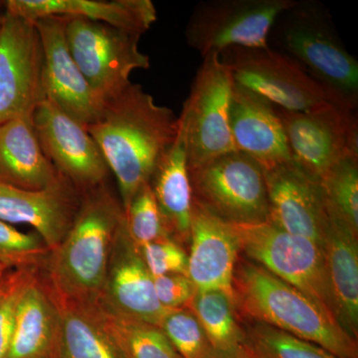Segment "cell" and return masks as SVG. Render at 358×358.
<instances>
[{"instance_id": "35", "label": "cell", "mask_w": 358, "mask_h": 358, "mask_svg": "<svg viewBox=\"0 0 358 358\" xmlns=\"http://www.w3.org/2000/svg\"><path fill=\"white\" fill-rule=\"evenodd\" d=\"M155 294L166 310L186 308L196 289L187 275L171 274L154 278Z\"/></svg>"}, {"instance_id": "10", "label": "cell", "mask_w": 358, "mask_h": 358, "mask_svg": "<svg viewBox=\"0 0 358 358\" xmlns=\"http://www.w3.org/2000/svg\"><path fill=\"white\" fill-rule=\"evenodd\" d=\"M294 0H209L195 7L186 25L187 44L201 54L231 47L266 48L278 16Z\"/></svg>"}, {"instance_id": "14", "label": "cell", "mask_w": 358, "mask_h": 358, "mask_svg": "<svg viewBox=\"0 0 358 358\" xmlns=\"http://www.w3.org/2000/svg\"><path fill=\"white\" fill-rule=\"evenodd\" d=\"M268 220L289 234L307 238L324 249L331 213L319 178L293 160L265 171Z\"/></svg>"}, {"instance_id": "33", "label": "cell", "mask_w": 358, "mask_h": 358, "mask_svg": "<svg viewBox=\"0 0 358 358\" xmlns=\"http://www.w3.org/2000/svg\"><path fill=\"white\" fill-rule=\"evenodd\" d=\"M36 268L10 270L0 282V358H7L13 339L16 306L26 282Z\"/></svg>"}, {"instance_id": "34", "label": "cell", "mask_w": 358, "mask_h": 358, "mask_svg": "<svg viewBox=\"0 0 358 358\" xmlns=\"http://www.w3.org/2000/svg\"><path fill=\"white\" fill-rule=\"evenodd\" d=\"M138 252L152 278L171 274L187 275V254L169 235L141 247Z\"/></svg>"}, {"instance_id": "5", "label": "cell", "mask_w": 358, "mask_h": 358, "mask_svg": "<svg viewBox=\"0 0 358 358\" xmlns=\"http://www.w3.org/2000/svg\"><path fill=\"white\" fill-rule=\"evenodd\" d=\"M233 226L240 252L251 262L303 292L336 319L326 256L320 245L289 234L268 221Z\"/></svg>"}, {"instance_id": "13", "label": "cell", "mask_w": 358, "mask_h": 358, "mask_svg": "<svg viewBox=\"0 0 358 358\" xmlns=\"http://www.w3.org/2000/svg\"><path fill=\"white\" fill-rule=\"evenodd\" d=\"M31 117L47 159L80 192L105 183L110 169L86 127L47 99Z\"/></svg>"}, {"instance_id": "12", "label": "cell", "mask_w": 358, "mask_h": 358, "mask_svg": "<svg viewBox=\"0 0 358 358\" xmlns=\"http://www.w3.org/2000/svg\"><path fill=\"white\" fill-rule=\"evenodd\" d=\"M45 100L43 48L33 21L0 16V124L32 115Z\"/></svg>"}, {"instance_id": "32", "label": "cell", "mask_w": 358, "mask_h": 358, "mask_svg": "<svg viewBox=\"0 0 358 358\" xmlns=\"http://www.w3.org/2000/svg\"><path fill=\"white\" fill-rule=\"evenodd\" d=\"M247 338L270 358H338L315 343L267 324L253 322Z\"/></svg>"}, {"instance_id": "9", "label": "cell", "mask_w": 358, "mask_h": 358, "mask_svg": "<svg viewBox=\"0 0 358 358\" xmlns=\"http://www.w3.org/2000/svg\"><path fill=\"white\" fill-rule=\"evenodd\" d=\"M218 56L229 69L235 84L262 96L275 107L306 112L336 103L298 63L271 47H231Z\"/></svg>"}, {"instance_id": "23", "label": "cell", "mask_w": 358, "mask_h": 358, "mask_svg": "<svg viewBox=\"0 0 358 358\" xmlns=\"http://www.w3.org/2000/svg\"><path fill=\"white\" fill-rule=\"evenodd\" d=\"M150 185L167 234L178 243L189 241L193 197L179 122L178 136L155 169Z\"/></svg>"}, {"instance_id": "29", "label": "cell", "mask_w": 358, "mask_h": 358, "mask_svg": "<svg viewBox=\"0 0 358 358\" xmlns=\"http://www.w3.org/2000/svg\"><path fill=\"white\" fill-rule=\"evenodd\" d=\"M159 327L180 358H209L213 352L199 320L189 308L167 310Z\"/></svg>"}, {"instance_id": "37", "label": "cell", "mask_w": 358, "mask_h": 358, "mask_svg": "<svg viewBox=\"0 0 358 358\" xmlns=\"http://www.w3.org/2000/svg\"><path fill=\"white\" fill-rule=\"evenodd\" d=\"M249 345L250 348H251L252 355H253L254 358H270L267 355H265V353L261 352L260 350H258V348H255L254 345H252L250 343Z\"/></svg>"}, {"instance_id": "20", "label": "cell", "mask_w": 358, "mask_h": 358, "mask_svg": "<svg viewBox=\"0 0 358 358\" xmlns=\"http://www.w3.org/2000/svg\"><path fill=\"white\" fill-rule=\"evenodd\" d=\"M6 11L35 21L49 16H69L96 21L143 34L157 20L150 0H7Z\"/></svg>"}, {"instance_id": "38", "label": "cell", "mask_w": 358, "mask_h": 358, "mask_svg": "<svg viewBox=\"0 0 358 358\" xmlns=\"http://www.w3.org/2000/svg\"><path fill=\"white\" fill-rule=\"evenodd\" d=\"M8 271L10 270H8V268L4 267L3 265H1V264H0V280H1L2 278H3L4 275H6V273L8 272Z\"/></svg>"}, {"instance_id": "6", "label": "cell", "mask_w": 358, "mask_h": 358, "mask_svg": "<svg viewBox=\"0 0 358 358\" xmlns=\"http://www.w3.org/2000/svg\"><path fill=\"white\" fill-rule=\"evenodd\" d=\"M63 17L71 55L103 103L131 83L134 71L150 68V57L138 46V33L85 18Z\"/></svg>"}, {"instance_id": "7", "label": "cell", "mask_w": 358, "mask_h": 358, "mask_svg": "<svg viewBox=\"0 0 358 358\" xmlns=\"http://www.w3.org/2000/svg\"><path fill=\"white\" fill-rule=\"evenodd\" d=\"M233 86L230 71L218 54L205 56L178 117L188 171L220 155L237 152L230 131Z\"/></svg>"}, {"instance_id": "26", "label": "cell", "mask_w": 358, "mask_h": 358, "mask_svg": "<svg viewBox=\"0 0 358 358\" xmlns=\"http://www.w3.org/2000/svg\"><path fill=\"white\" fill-rule=\"evenodd\" d=\"M87 305L122 358H180L159 327L115 312L100 298Z\"/></svg>"}, {"instance_id": "28", "label": "cell", "mask_w": 358, "mask_h": 358, "mask_svg": "<svg viewBox=\"0 0 358 358\" xmlns=\"http://www.w3.org/2000/svg\"><path fill=\"white\" fill-rule=\"evenodd\" d=\"M320 181L329 211L358 233V155L341 159Z\"/></svg>"}, {"instance_id": "4", "label": "cell", "mask_w": 358, "mask_h": 358, "mask_svg": "<svg viewBox=\"0 0 358 358\" xmlns=\"http://www.w3.org/2000/svg\"><path fill=\"white\" fill-rule=\"evenodd\" d=\"M268 45L298 63L336 103L357 110V60L345 48L322 3L294 0L275 20Z\"/></svg>"}, {"instance_id": "25", "label": "cell", "mask_w": 358, "mask_h": 358, "mask_svg": "<svg viewBox=\"0 0 358 358\" xmlns=\"http://www.w3.org/2000/svg\"><path fill=\"white\" fill-rule=\"evenodd\" d=\"M48 289L59 315L55 358H122L88 305L65 300Z\"/></svg>"}, {"instance_id": "17", "label": "cell", "mask_w": 358, "mask_h": 358, "mask_svg": "<svg viewBox=\"0 0 358 358\" xmlns=\"http://www.w3.org/2000/svg\"><path fill=\"white\" fill-rule=\"evenodd\" d=\"M187 277L196 291H220L234 299L240 245L233 224L193 201Z\"/></svg>"}, {"instance_id": "22", "label": "cell", "mask_w": 358, "mask_h": 358, "mask_svg": "<svg viewBox=\"0 0 358 358\" xmlns=\"http://www.w3.org/2000/svg\"><path fill=\"white\" fill-rule=\"evenodd\" d=\"M62 174L47 159L31 115L0 124V180L28 190H43Z\"/></svg>"}, {"instance_id": "31", "label": "cell", "mask_w": 358, "mask_h": 358, "mask_svg": "<svg viewBox=\"0 0 358 358\" xmlns=\"http://www.w3.org/2000/svg\"><path fill=\"white\" fill-rule=\"evenodd\" d=\"M124 213L127 233L138 250L169 235L150 183L138 190Z\"/></svg>"}, {"instance_id": "30", "label": "cell", "mask_w": 358, "mask_h": 358, "mask_svg": "<svg viewBox=\"0 0 358 358\" xmlns=\"http://www.w3.org/2000/svg\"><path fill=\"white\" fill-rule=\"evenodd\" d=\"M50 250L34 233H25L0 220V264L8 270L36 268L47 262Z\"/></svg>"}, {"instance_id": "16", "label": "cell", "mask_w": 358, "mask_h": 358, "mask_svg": "<svg viewBox=\"0 0 358 358\" xmlns=\"http://www.w3.org/2000/svg\"><path fill=\"white\" fill-rule=\"evenodd\" d=\"M82 193L64 176L43 190H28L0 180V220L35 230L50 252L70 229Z\"/></svg>"}, {"instance_id": "18", "label": "cell", "mask_w": 358, "mask_h": 358, "mask_svg": "<svg viewBox=\"0 0 358 358\" xmlns=\"http://www.w3.org/2000/svg\"><path fill=\"white\" fill-rule=\"evenodd\" d=\"M100 299L115 312L157 327L167 310L157 300L154 278L131 243L124 219L115 236Z\"/></svg>"}, {"instance_id": "27", "label": "cell", "mask_w": 358, "mask_h": 358, "mask_svg": "<svg viewBox=\"0 0 358 358\" xmlns=\"http://www.w3.org/2000/svg\"><path fill=\"white\" fill-rule=\"evenodd\" d=\"M186 308L196 317L215 352H233L248 343L234 299L220 291H196Z\"/></svg>"}, {"instance_id": "21", "label": "cell", "mask_w": 358, "mask_h": 358, "mask_svg": "<svg viewBox=\"0 0 358 358\" xmlns=\"http://www.w3.org/2000/svg\"><path fill=\"white\" fill-rule=\"evenodd\" d=\"M58 331L57 308L36 271L18 299L7 358H55Z\"/></svg>"}, {"instance_id": "11", "label": "cell", "mask_w": 358, "mask_h": 358, "mask_svg": "<svg viewBox=\"0 0 358 358\" xmlns=\"http://www.w3.org/2000/svg\"><path fill=\"white\" fill-rule=\"evenodd\" d=\"M292 160L320 178L345 157L358 155L357 110L336 103L294 112L275 107Z\"/></svg>"}, {"instance_id": "39", "label": "cell", "mask_w": 358, "mask_h": 358, "mask_svg": "<svg viewBox=\"0 0 358 358\" xmlns=\"http://www.w3.org/2000/svg\"><path fill=\"white\" fill-rule=\"evenodd\" d=\"M2 279H3V278H2ZM2 279H1V280H2ZM1 280H0V282H1Z\"/></svg>"}, {"instance_id": "8", "label": "cell", "mask_w": 358, "mask_h": 358, "mask_svg": "<svg viewBox=\"0 0 358 358\" xmlns=\"http://www.w3.org/2000/svg\"><path fill=\"white\" fill-rule=\"evenodd\" d=\"M193 201L231 224L268 220L265 171L239 152L220 155L189 171Z\"/></svg>"}, {"instance_id": "36", "label": "cell", "mask_w": 358, "mask_h": 358, "mask_svg": "<svg viewBox=\"0 0 358 358\" xmlns=\"http://www.w3.org/2000/svg\"><path fill=\"white\" fill-rule=\"evenodd\" d=\"M209 358H254L252 355L251 348H250L249 343L239 348V350H233V352H212Z\"/></svg>"}, {"instance_id": "2", "label": "cell", "mask_w": 358, "mask_h": 358, "mask_svg": "<svg viewBox=\"0 0 358 358\" xmlns=\"http://www.w3.org/2000/svg\"><path fill=\"white\" fill-rule=\"evenodd\" d=\"M124 213L105 183L82 193L74 220L47 259L45 284L56 296L92 303L103 294L110 253Z\"/></svg>"}, {"instance_id": "3", "label": "cell", "mask_w": 358, "mask_h": 358, "mask_svg": "<svg viewBox=\"0 0 358 358\" xmlns=\"http://www.w3.org/2000/svg\"><path fill=\"white\" fill-rule=\"evenodd\" d=\"M235 306L245 319L310 341L338 358H358L357 341L313 299L251 261H238Z\"/></svg>"}, {"instance_id": "15", "label": "cell", "mask_w": 358, "mask_h": 358, "mask_svg": "<svg viewBox=\"0 0 358 358\" xmlns=\"http://www.w3.org/2000/svg\"><path fill=\"white\" fill-rule=\"evenodd\" d=\"M33 22L43 48L45 99L87 128L98 119L103 103L71 55L65 37V17L49 16Z\"/></svg>"}, {"instance_id": "1", "label": "cell", "mask_w": 358, "mask_h": 358, "mask_svg": "<svg viewBox=\"0 0 358 358\" xmlns=\"http://www.w3.org/2000/svg\"><path fill=\"white\" fill-rule=\"evenodd\" d=\"M87 129L117 179L126 211L176 141L178 117L157 105L141 85L131 83L103 103L98 119Z\"/></svg>"}, {"instance_id": "19", "label": "cell", "mask_w": 358, "mask_h": 358, "mask_svg": "<svg viewBox=\"0 0 358 358\" xmlns=\"http://www.w3.org/2000/svg\"><path fill=\"white\" fill-rule=\"evenodd\" d=\"M229 120L235 150L255 160L264 171L292 160L275 106L266 99L234 83Z\"/></svg>"}, {"instance_id": "24", "label": "cell", "mask_w": 358, "mask_h": 358, "mask_svg": "<svg viewBox=\"0 0 358 358\" xmlns=\"http://www.w3.org/2000/svg\"><path fill=\"white\" fill-rule=\"evenodd\" d=\"M358 233L331 214L324 252L336 303V319L357 341Z\"/></svg>"}]
</instances>
